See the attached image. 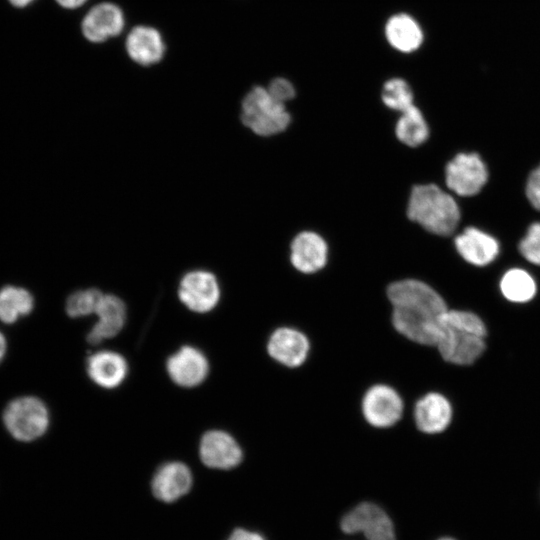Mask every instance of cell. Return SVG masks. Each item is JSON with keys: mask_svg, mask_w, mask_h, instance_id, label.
<instances>
[{"mask_svg": "<svg viewBox=\"0 0 540 540\" xmlns=\"http://www.w3.org/2000/svg\"><path fill=\"white\" fill-rule=\"evenodd\" d=\"M387 294L393 306L395 329L416 343L436 345L448 311L443 298L426 283L414 279L392 283Z\"/></svg>", "mask_w": 540, "mask_h": 540, "instance_id": "6da1fadb", "label": "cell"}, {"mask_svg": "<svg viewBox=\"0 0 540 540\" xmlns=\"http://www.w3.org/2000/svg\"><path fill=\"white\" fill-rule=\"evenodd\" d=\"M486 327L476 314L451 310L444 315L436 345L444 360L469 365L485 349Z\"/></svg>", "mask_w": 540, "mask_h": 540, "instance_id": "7a4b0ae2", "label": "cell"}, {"mask_svg": "<svg viewBox=\"0 0 540 540\" xmlns=\"http://www.w3.org/2000/svg\"><path fill=\"white\" fill-rule=\"evenodd\" d=\"M407 214L427 231L441 236L450 235L460 220L456 201L434 184L413 188Z\"/></svg>", "mask_w": 540, "mask_h": 540, "instance_id": "3957f363", "label": "cell"}, {"mask_svg": "<svg viewBox=\"0 0 540 540\" xmlns=\"http://www.w3.org/2000/svg\"><path fill=\"white\" fill-rule=\"evenodd\" d=\"M241 120L254 133L270 136L287 128L290 115L285 104L275 100L267 88L256 86L243 99Z\"/></svg>", "mask_w": 540, "mask_h": 540, "instance_id": "277c9868", "label": "cell"}, {"mask_svg": "<svg viewBox=\"0 0 540 540\" xmlns=\"http://www.w3.org/2000/svg\"><path fill=\"white\" fill-rule=\"evenodd\" d=\"M3 422L16 440L29 442L47 431L49 411L39 398L23 396L8 403L3 412Z\"/></svg>", "mask_w": 540, "mask_h": 540, "instance_id": "5b68a950", "label": "cell"}, {"mask_svg": "<svg viewBox=\"0 0 540 540\" xmlns=\"http://www.w3.org/2000/svg\"><path fill=\"white\" fill-rule=\"evenodd\" d=\"M340 525L344 533H362L366 540H396L391 519L373 503L357 505L342 518Z\"/></svg>", "mask_w": 540, "mask_h": 540, "instance_id": "8992f818", "label": "cell"}, {"mask_svg": "<svg viewBox=\"0 0 540 540\" xmlns=\"http://www.w3.org/2000/svg\"><path fill=\"white\" fill-rule=\"evenodd\" d=\"M446 184L448 188L460 196H473L485 185L487 168L476 153H460L446 166Z\"/></svg>", "mask_w": 540, "mask_h": 540, "instance_id": "52a82bcc", "label": "cell"}, {"mask_svg": "<svg viewBox=\"0 0 540 540\" xmlns=\"http://www.w3.org/2000/svg\"><path fill=\"white\" fill-rule=\"evenodd\" d=\"M178 296L189 310L206 313L218 304L220 287L211 272L195 270L188 272L180 281Z\"/></svg>", "mask_w": 540, "mask_h": 540, "instance_id": "ba28073f", "label": "cell"}, {"mask_svg": "<svg viewBox=\"0 0 540 540\" xmlns=\"http://www.w3.org/2000/svg\"><path fill=\"white\" fill-rule=\"evenodd\" d=\"M362 411L369 424L378 428L390 427L401 418L403 402L390 386L378 384L364 395Z\"/></svg>", "mask_w": 540, "mask_h": 540, "instance_id": "9c48e42d", "label": "cell"}, {"mask_svg": "<svg viewBox=\"0 0 540 540\" xmlns=\"http://www.w3.org/2000/svg\"><path fill=\"white\" fill-rule=\"evenodd\" d=\"M125 25L119 6L103 2L92 7L81 21V32L86 40L101 43L119 35Z\"/></svg>", "mask_w": 540, "mask_h": 540, "instance_id": "30bf717a", "label": "cell"}, {"mask_svg": "<svg viewBox=\"0 0 540 540\" xmlns=\"http://www.w3.org/2000/svg\"><path fill=\"white\" fill-rule=\"evenodd\" d=\"M199 455L207 467L223 470L236 467L243 458L237 441L230 434L220 430H211L202 436Z\"/></svg>", "mask_w": 540, "mask_h": 540, "instance_id": "8fae6325", "label": "cell"}, {"mask_svg": "<svg viewBox=\"0 0 540 540\" xmlns=\"http://www.w3.org/2000/svg\"><path fill=\"white\" fill-rule=\"evenodd\" d=\"M171 380L182 387L190 388L201 384L208 375L209 364L205 355L197 348L183 346L166 362Z\"/></svg>", "mask_w": 540, "mask_h": 540, "instance_id": "7c38bea8", "label": "cell"}, {"mask_svg": "<svg viewBox=\"0 0 540 540\" xmlns=\"http://www.w3.org/2000/svg\"><path fill=\"white\" fill-rule=\"evenodd\" d=\"M192 473L181 462H168L158 468L151 482L153 495L167 503L187 494L192 486Z\"/></svg>", "mask_w": 540, "mask_h": 540, "instance_id": "4fadbf2b", "label": "cell"}, {"mask_svg": "<svg viewBox=\"0 0 540 540\" xmlns=\"http://www.w3.org/2000/svg\"><path fill=\"white\" fill-rule=\"evenodd\" d=\"M267 349L277 362L288 367H298L308 356L309 341L302 332L282 327L271 334Z\"/></svg>", "mask_w": 540, "mask_h": 540, "instance_id": "5bb4252c", "label": "cell"}, {"mask_svg": "<svg viewBox=\"0 0 540 540\" xmlns=\"http://www.w3.org/2000/svg\"><path fill=\"white\" fill-rule=\"evenodd\" d=\"M95 314L98 320L87 334V341L92 345L112 338L122 330L126 320V306L119 297L103 294Z\"/></svg>", "mask_w": 540, "mask_h": 540, "instance_id": "9a60e30c", "label": "cell"}, {"mask_svg": "<svg viewBox=\"0 0 540 540\" xmlns=\"http://www.w3.org/2000/svg\"><path fill=\"white\" fill-rule=\"evenodd\" d=\"M128 56L137 64L149 66L158 63L164 56L165 44L160 32L146 25L134 27L126 38Z\"/></svg>", "mask_w": 540, "mask_h": 540, "instance_id": "2e32d148", "label": "cell"}, {"mask_svg": "<svg viewBox=\"0 0 540 540\" xmlns=\"http://www.w3.org/2000/svg\"><path fill=\"white\" fill-rule=\"evenodd\" d=\"M414 419L418 429L424 433L442 432L452 419L451 404L442 394L428 393L417 401Z\"/></svg>", "mask_w": 540, "mask_h": 540, "instance_id": "e0dca14e", "label": "cell"}, {"mask_svg": "<svg viewBox=\"0 0 540 540\" xmlns=\"http://www.w3.org/2000/svg\"><path fill=\"white\" fill-rule=\"evenodd\" d=\"M86 370L95 384L113 389L125 380L128 365L125 358L117 352L99 351L87 359Z\"/></svg>", "mask_w": 540, "mask_h": 540, "instance_id": "ac0fdd59", "label": "cell"}, {"mask_svg": "<svg viewBox=\"0 0 540 540\" xmlns=\"http://www.w3.org/2000/svg\"><path fill=\"white\" fill-rule=\"evenodd\" d=\"M459 254L469 263L485 266L499 254V244L491 235L475 228H466L455 238Z\"/></svg>", "mask_w": 540, "mask_h": 540, "instance_id": "d6986e66", "label": "cell"}, {"mask_svg": "<svg viewBox=\"0 0 540 540\" xmlns=\"http://www.w3.org/2000/svg\"><path fill=\"white\" fill-rule=\"evenodd\" d=\"M327 261V245L322 237L313 232L298 234L291 244V262L303 273H313L324 267Z\"/></svg>", "mask_w": 540, "mask_h": 540, "instance_id": "ffe728a7", "label": "cell"}, {"mask_svg": "<svg viewBox=\"0 0 540 540\" xmlns=\"http://www.w3.org/2000/svg\"><path fill=\"white\" fill-rule=\"evenodd\" d=\"M384 33L392 48L406 54L418 50L424 40L420 24L406 13H397L389 17Z\"/></svg>", "mask_w": 540, "mask_h": 540, "instance_id": "44dd1931", "label": "cell"}, {"mask_svg": "<svg viewBox=\"0 0 540 540\" xmlns=\"http://www.w3.org/2000/svg\"><path fill=\"white\" fill-rule=\"evenodd\" d=\"M34 307L31 293L20 287L5 286L0 289V320L6 324L28 315Z\"/></svg>", "mask_w": 540, "mask_h": 540, "instance_id": "7402d4cb", "label": "cell"}, {"mask_svg": "<svg viewBox=\"0 0 540 540\" xmlns=\"http://www.w3.org/2000/svg\"><path fill=\"white\" fill-rule=\"evenodd\" d=\"M395 131L398 139L411 147L422 144L429 135L428 125L421 111L414 105L401 113Z\"/></svg>", "mask_w": 540, "mask_h": 540, "instance_id": "603a6c76", "label": "cell"}, {"mask_svg": "<svg viewBox=\"0 0 540 540\" xmlns=\"http://www.w3.org/2000/svg\"><path fill=\"white\" fill-rule=\"evenodd\" d=\"M500 289L506 299L511 302L524 303L531 300L536 293V284L532 276L525 270L514 268L502 277Z\"/></svg>", "mask_w": 540, "mask_h": 540, "instance_id": "cb8c5ba5", "label": "cell"}, {"mask_svg": "<svg viewBox=\"0 0 540 540\" xmlns=\"http://www.w3.org/2000/svg\"><path fill=\"white\" fill-rule=\"evenodd\" d=\"M384 104L399 112L413 106V93L409 84L401 78H392L385 82L381 92Z\"/></svg>", "mask_w": 540, "mask_h": 540, "instance_id": "d4e9b609", "label": "cell"}, {"mask_svg": "<svg viewBox=\"0 0 540 540\" xmlns=\"http://www.w3.org/2000/svg\"><path fill=\"white\" fill-rule=\"evenodd\" d=\"M103 293L95 288L72 293L66 301V313L72 318L95 314Z\"/></svg>", "mask_w": 540, "mask_h": 540, "instance_id": "484cf974", "label": "cell"}, {"mask_svg": "<svg viewBox=\"0 0 540 540\" xmlns=\"http://www.w3.org/2000/svg\"><path fill=\"white\" fill-rule=\"evenodd\" d=\"M519 250L526 260L540 265V223L530 225L519 244Z\"/></svg>", "mask_w": 540, "mask_h": 540, "instance_id": "4316f807", "label": "cell"}, {"mask_svg": "<svg viewBox=\"0 0 540 540\" xmlns=\"http://www.w3.org/2000/svg\"><path fill=\"white\" fill-rule=\"evenodd\" d=\"M269 94L278 102L285 104L295 96L293 84L282 77L273 79L267 87Z\"/></svg>", "mask_w": 540, "mask_h": 540, "instance_id": "83f0119b", "label": "cell"}, {"mask_svg": "<svg viewBox=\"0 0 540 540\" xmlns=\"http://www.w3.org/2000/svg\"><path fill=\"white\" fill-rule=\"evenodd\" d=\"M526 195L532 206L540 210V165L529 175L526 185Z\"/></svg>", "mask_w": 540, "mask_h": 540, "instance_id": "f1b7e54d", "label": "cell"}, {"mask_svg": "<svg viewBox=\"0 0 540 540\" xmlns=\"http://www.w3.org/2000/svg\"><path fill=\"white\" fill-rule=\"evenodd\" d=\"M228 540H265L262 535L242 528L235 529Z\"/></svg>", "mask_w": 540, "mask_h": 540, "instance_id": "f546056e", "label": "cell"}, {"mask_svg": "<svg viewBox=\"0 0 540 540\" xmlns=\"http://www.w3.org/2000/svg\"><path fill=\"white\" fill-rule=\"evenodd\" d=\"M59 7L66 10H75L84 5L88 0H53Z\"/></svg>", "mask_w": 540, "mask_h": 540, "instance_id": "4dcf8cb0", "label": "cell"}, {"mask_svg": "<svg viewBox=\"0 0 540 540\" xmlns=\"http://www.w3.org/2000/svg\"><path fill=\"white\" fill-rule=\"evenodd\" d=\"M7 3L15 9H27L34 5L38 0H6Z\"/></svg>", "mask_w": 540, "mask_h": 540, "instance_id": "1f68e13d", "label": "cell"}, {"mask_svg": "<svg viewBox=\"0 0 540 540\" xmlns=\"http://www.w3.org/2000/svg\"><path fill=\"white\" fill-rule=\"evenodd\" d=\"M6 339L4 335L0 332V363L3 360L6 353Z\"/></svg>", "mask_w": 540, "mask_h": 540, "instance_id": "d6a6232c", "label": "cell"}, {"mask_svg": "<svg viewBox=\"0 0 540 540\" xmlns=\"http://www.w3.org/2000/svg\"><path fill=\"white\" fill-rule=\"evenodd\" d=\"M439 540H454V539L449 538V537H444V538H440Z\"/></svg>", "mask_w": 540, "mask_h": 540, "instance_id": "836d02e7", "label": "cell"}]
</instances>
